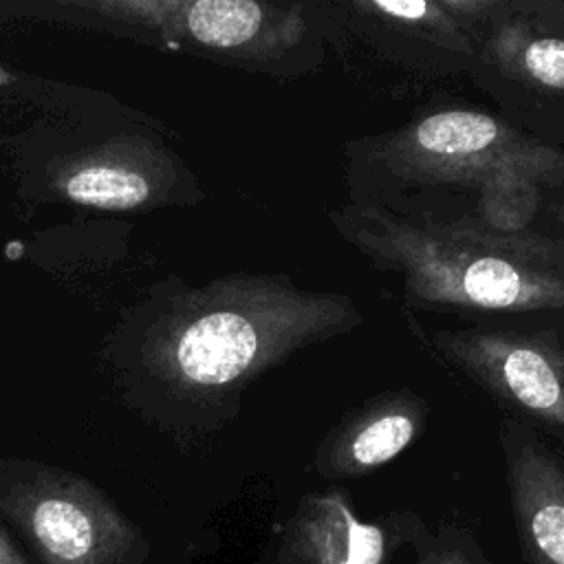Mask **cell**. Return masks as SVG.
Instances as JSON below:
<instances>
[{
	"label": "cell",
	"instance_id": "cell-8",
	"mask_svg": "<svg viewBox=\"0 0 564 564\" xmlns=\"http://www.w3.org/2000/svg\"><path fill=\"white\" fill-rule=\"evenodd\" d=\"M176 161L156 143L128 139L84 150L55 172L57 192L79 205L130 212L174 198Z\"/></svg>",
	"mask_w": 564,
	"mask_h": 564
},
{
	"label": "cell",
	"instance_id": "cell-7",
	"mask_svg": "<svg viewBox=\"0 0 564 564\" xmlns=\"http://www.w3.org/2000/svg\"><path fill=\"white\" fill-rule=\"evenodd\" d=\"M337 2L346 40H359L379 59L427 79L469 77L474 40L443 0Z\"/></svg>",
	"mask_w": 564,
	"mask_h": 564
},
{
	"label": "cell",
	"instance_id": "cell-2",
	"mask_svg": "<svg viewBox=\"0 0 564 564\" xmlns=\"http://www.w3.org/2000/svg\"><path fill=\"white\" fill-rule=\"evenodd\" d=\"M326 216L375 271L399 280L403 304L414 311L469 324L564 317L562 236L403 218L348 200Z\"/></svg>",
	"mask_w": 564,
	"mask_h": 564
},
{
	"label": "cell",
	"instance_id": "cell-14",
	"mask_svg": "<svg viewBox=\"0 0 564 564\" xmlns=\"http://www.w3.org/2000/svg\"><path fill=\"white\" fill-rule=\"evenodd\" d=\"M0 564H24L11 549V544L0 533Z\"/></svg>",
	"mask_w": 564,
	"mask_h": 564
},
{
	"label": "cell",
	"instance_id": "cell-3",
	"mask_svg": "<svg viewBox=\"0 0 564 564\" xmlns=\"http://www.w3.org/2000/svg\"><path fill=\"white\" fill-rule=\"evenodd\" d=\"M361 324L346 293L302 289L286 273H234L172 302L152 357L196 414L220 421L258 377Z\"/></svg>",
	"mask_w": 564,
	"mask_h": 564
},
{
	"label": "cell",
	"instance_id": "cell-11",
	"mask_svg": "<svg viewBox=\"0 0 564 564\" xmlns=\"http://www.w3.org/2000/svg\"><path fill=\"white\" fill-rule=\"evenodd\" d=\"M531 533L549 560L564 564V500L544 498L531 516Z\"/></svg>",
	"mask_w": 564,
	"mask_h": 564
},
{
	"label": "cell",
	"instance_id": "cell-4",
	"mask_svg": "<svg viewBox=\"0 0 564 564\" xmlns=\"http://www.w3.org/2000/svg\"><path fill=\"white\" fill-rule=\"evenodd\" d=\"M469 31V79L496 115L564 150V0H443Z\"/></svg>",
	"mask_w": 564,
	"mask_h": 564
},
{
	"label": "cell",
	"instance_id": "cell-1",
	"mask_svg": "<svg viewBox=\"0 0 564 564\" xmlns=\"http://www.w3.org/2000/svg\"><path fill=\"white\" fill-rule=\"evenodd\" d=\"M348 203L403 218L533 229L564 198V150L469 104H427L403 126L344 143Z\"/></svg>",
	"mask_w": 564,
	"mask_h": 564
},
{
	"label": "cell",
	"instance_id": "cell-15",
	"mask_svg": "<svg viewBox=\"0 0 564 564\" xmlns=\"http://www.w3.org/2000/svg\"><path fill=\"white\" fill-rule=\"evenodd\" d=\"M7 79H9V77H7V73H4V70H2V68H0V86H2V84H4V82H7Z\"/></svg>",
	"mask_w": 564,
	"mask_h": 564
},
{
	"label": "cell",
	"instance_id": "cell-12",
	"mask_svg": "<svg viewBox=\"0 0 564 564\" xmlns=\"http://www.w3.org/2000/svg\"><path fill=\"white\" fill-rule=\"evenodd\" d=\"M348 527V557L344 564H379L383 553V535L377 527L357 522L350 511H344Z\"/></svg>",
	"mask_w": 564,
	"mask_h": 564
},
{
	"label": "cell",
	"instance_id": "cell-9",
	"mask_svg": "<svg viewBox=\"0 0 564 564\" xmlns=\"http://www.w3.org/2000/svg\"><path fill=\"white\" fill-rule=\"evenodd\" d=\"M29 531L48 557L59 564H82L106 535H121L123 524L106 500L84 480L37 467L18 482L11 496Z\"/></svg>",
	"mask_w": 564,
	"mask_h": 564
},
{
	"label": "cell",
	"instance_id": "cell-13",
	"mask_svg": "<svg viewBox=\"0 0 564 564\" xmlns=\"http://www.w3.org/2000/svg\"><path fill=\"white\" fill-rule=\"evenodd\" d=\"M540 225L544 229L540 231H546V234H553V236H562L564 238V198L560 200H551L542 207V214H540Z\"/></svg>",
	"mask_w": 564,
	"mask_h": 564
},
{
	"label": "cell",
	"instance_id": "cell-10",
	"mask_svg": "<svg viewBox=\"0 0 564 564\" xmlns=\"http://www.w3.org/2000/svg\"><path fill=\"white\" fill-rule=\"evenodd\" d=\"M430 403L410 388L383 390L346 412L322 443L333 471H366L397 458L425 425Z\"/></svg>",
	"mask_w": 564,
	"mask_h": 564
},
{
	"label": "cell",
	"instance_id": "cell-5",
	"mask_svg": "<svg viewBox=\"0 0 564 564\" xmlns=\"http://www.w3.org/2000/svg\"><path fill=\"white\" fill-rule=\"evenodd\" d=\"M148 26L209 59L282 79L317 73L348 44L337 0H159Z\"/></svg>",
	"mask_w": 564,
	"mask_h": 564
},
{
	"label": "cell",
	"instance_id": "cell-6",
	"mask_svg": "<svg viewBox=\"0 0 564 564\" xmlns=\"http://www.w3.org/2000/svg\"><path fill=\"white\" fill-rule=\"evenodd\" d=\"M430 346L505 416L564 441V317L438 328Z\"/></svg>",
	"mask_w": 564,
	"mask_h": 564
}]
</instances>
